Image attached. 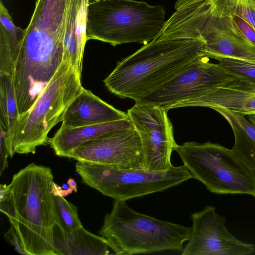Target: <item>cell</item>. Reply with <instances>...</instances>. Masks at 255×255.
<instances>
[{
  "label": "cell",
  "instance_id": "cell-19",
  "mask_svg": "<svg viewBox=\"0 0 255 255\" xmlns=\"http://www.w3.org/2000/svg\"><path fill=\"white\" fill-rule=\"evenodd\" d=\"M214 110L230 125L235 136L232 149L238 159L250 169L255 170V125L247 120L245 115L223 108Z\"/></svg>",
  "mask_w": 255,
  "mask_h": 255
},
{
  "label": "cell",
  "instance_id": "cell-9",
  "mask_svg": "<svg viewBox=\"0 0 255 255\" xmlns=\"http://www.w3.org/2000/svg\"><path fill=\"white\" fill-rule=\"evenodd\" d=\"M75 167L84 184L120 201L162 192L193 178L184 165L160 172L80 161Z\"/></svg>",
  "mask_w": 255,
  "mask_h": 255
},
{
  "label": "cell",
  "instance_id": "cell-10",
  "mask_svg": "<svg viewBox=\"0 0 255 255\" xmlns=\"http://www.w3.org/2000/svg\"><path fill=\"white\" fill-rule=\"evenodd\" d=\"M167 112L160 106L138 103L128 110L140 136L146 170L165 171L173 166L171 154L177 144Z\"/></svg>",
  "mask_w": 255,
  "mask_h": 255
},
{
  "label": "cell",
  "instance_id": "cell-3",
  "mask_svg": "<svg viewBox=\"0 0 255 255\" xmlns=\"http://www.w3.org/2000/svg\"><path fill=\"white\" fill-rule=\"evenodd\" d=\"M205 46L199 39L158 37L118 62L104 83L114 95L136 102L203 56Z\"/></svg>",
  "mask_w": 255,
  "mask_h": 255
},
{
  "label": "cell",
  "instance_id": "cell-31",
  "mask_svg": "<svg viewBox=\"0 0 255 255\" xmlns=\"http://www.w3.org/2000/svg\"><path fill=\"white\" fill-rule=\"evenodd\" d=\"M254 171H255V170Z\"/></svg>",
  "mask_w": 255,
  "mask_h": 255
},
{
  "label": "cell",
  "instance_id": "cell-18",
  "mask_svg": "<svg viewBox=\"0 0 255 255\" xmlns=\"http://www.w3.org/2000/svg\"><path fill=\"white\" fill-rule=\"evenodd\" d=\"M53 237L56 255L113 254L111 251H113L105 237L95 235L83 226L67 232L56 223L53 229Z\"/></svg>",
  "mask_w": 255,
  "mask_h": 255
},
{
  "label": "cell",
  "instance_id": "cell-21",
  "mask_svg": "<svg viewBox=\"0 0 255 255\" xmlns=\"http://www.w3.org/2000/svg\"><path fill=\"white\" fill-rule=\"evenodd\" d=\"M18 118L13 76L0 74V128L5 132L7 148Z\"/></svg>",
  "mask_w": 255,
  "mask_h": 255
},
{
  "label": "cell",
  "instance_id": "cell-6",
  "mask_svg": "<svg viewBox=\"0 0 255 255\" xmlns=\"http://www.w3.org/2000/svg\"><path fill=\"white\" fill-rule=\"evenodd\" d=\"M160 5L135 0H103L88 4L87 40L115 46L124 43L144 44L159 37L166 21Z\"/></svg>",
  "mask_w": 255,
  "mask_h": 255
},
{
  "label": "cell",
  "instance_id": "cell-11",
  "mask_svg": "<svg viewBox=\"0 0 255 255\" xmlns=\"http://www.w3.org/2000/svg\"><path fill=\"white\" fill-rule=\"evenodd\" d=\"M239 80L209 58L201 56L160 88L135 102L163 108Z\"/></svg>",
  "mask_w": 255,
  "mask_h": 255
},
{
  "label": "cell",
  "instance_id": "cell-22",
  "mask_svg": "<svg viewBox=\"0 0 255 255\" xmlns=\"http://www.w3.org/2000/svg\"><path fill=\"white\" fill-rule=\"evenodd\" d=\"M51 191L54 195L58 219L56 223L67 232L83 226L78 216V208L65 199L60 192L59 187L55 183Z\"/></svg>",
  "mask_w": 255,
  "mask_h": 255
},
{
  "label": "cell",
  "instance_id": "cell-8",
  "mask_svg": "<svg viewBox=\"0 0 255 255\" xmlns=\"http://www.w3.org/2000/svg\"><path fill=\"white\" fill-rule=\"evenodd\" d=\"M195 178L216 194H248L255 197V173L232 149L207 141L186 142L175 150Z\"/></svg>",
  "mask_w": 255,
  "mask_h": 255
},
{
  "label": "cell",
  "instance_id": "cell-14",
  "mask_svg": "<svg viewBox=\"0 0 255 255\" xmlns=\"http://www.w3.org/2000/svg\"><path fill=\"white\" fill-rule=\"evenodd\" d=\"M187 107L223 108L246 116L255 115V87L241 80L210 89L190 99L165 108L167 111Z\"/></svg>",
  "mask_w": 255,
  "mask_h": 255
},
{
  "label": "cell",
  "instance_id": "cell-17",
  "mask_svg": "<svg viewBox=\"0 0 255 255\" xmlns=\"http://www.w3.org/2000/svg\"><path fill=\"white\" fill-rule=\"evenodd\" d=\"M88 0H72L64 39L63 61L81 76L86 38Z\"/></svg>",
  "mask_w": 255,
  "mask_h": 255
},
{
  "label": "cell",
  "instance_id": "cell-1",
  "mask_svg": "<svg viewBox=\"0 0 255 255\" xmlns=\"http://www.w3.org/2000/svg\"><path fill=\"white\" fill-rule=\"evenodd\" d=\"M68 9L60 3L35 4L16 59L13 84L19 116L33 106L63 61Z\"/></svg>",
  "mask_w": 255,
  "mask_h": 255
},
{
  "label": "cell",
  "instance_id": "cell-30",
  "mask_svg": "<svg viewBox=\"0 0 255 255\" xmlns=\"http://www.w3.org/2000/svg\"><path fill=\"white\" fill-rule=\"evenodd\" d=\"M100 0H88L89 4L90 3H94V2L98 1H100Z\"/></svg>",
  "mask_w": 255,
  "mask_h": 255
},
{
  "label": "cell",
  "instance_id": "cell-2",
  "mask_svg": "<svg viewBox=\"0 0 255 255\" xmlns=\"http://www.w3.org/2000/svg\"><path fill=\"white\" fill-rule=\"evenodd\" d=\"M51 169L31 163L14 174L10 195L0 201L28 255H56L53 229L58 222Z\"/></svg>",
  "mask_w": 255,
  "mask_h": 255
},
{
  "label": "cell",
  "instance_id": "cell-13",
  "mask_svg": "<svg viewBox=\"0 0 255 255\" xmlns=\"http://www.w3.org/2000/svg\"><path fill=\"white\" fill-rule=\"evenodd\" d=\"M67 157L82 162L146 170L141 140L134 127L88 141L71 151Z\"/></svg>",
  "mask_w": 255,
  "mask_h": 255
},
{
  "label": "cell",
  "instance_id": "cell-5",
  "mask_svg": "<svg viewBox=\"0 0 255 255\" xmlns=\"http://www.w3.org/2000/svg\"><path fill=\"white\" fill-rule=\"evenodd\" d=\"M191 230V227L137 212L126 201L115 200L99 235L108 240L114 255H132L182 251Z\"/></svg>",
  "mask_w": 255,
  "mask_h": 255
},
{
  "label": "cell",
  "instance_id": "cell-24",
  "mask_svg": "<svg viewBox=\"0 0 255 255\" xmlns=\"http://www.w3.org/2000/svg\"><path fill=\"white\" fill-rule=\"evenodd\" d=\"M213 59L217 60L219 66L231 75L255 87V64L223 56Z\"/></svg>",
  "mask_w": 255,
  "mask_h": 255
},
{
  "label": "cell",
  "instance_id": "cell-27",
  "mask_svg": "<svg viewBox=\"0 0 255 255\" xmlns=\"http://www.w3.org/2000/svg\"><path fill=\"white\" fill-rule=\"evenodd\" d=\"M0 175L8 166L7 157L9 156L7 146L5 137L4 131L0 128Z\"/></svg>",
  "mask_w": 255,
  "mask_h": 255
},
{
  "label": "cell",
  "instance_id": "cell-26",
  "mask_svg": "<svg viewBox=\"0 0 255 255\" xmlns=\"http://www.w3.org/2000/svg\"><path fill=\"white\" fill-rule=\"evenodd\" d=\"M230 16L245 36L255 45V30L246 20L237 15Z\"/></svg>",
  "mask_w": 255,
  "mask_h": 255
},
{
  "label": "cell",
  "instance_id": "cell-28",
  "mask_svg": "<svg viewBox=\"0 0 255 255\" xmlns=\"http://www.w3.org/2000/svg\"><path fill=\"white\" fill-rule=\"evenodd\" d=\"M10 195V189L9 185L0 184V201L7 200Z\"/></svg>",
  "mask_w": 255,
  "mask_h": 255
},
{
  "label": "cell",
  "instance_id": "cell-25",
  "mask_svg": "<svg viewBox=\"0 0 255 255\" xmlns=\"http://www.w3.org/2000/svg\"><path fill=\"white\" fill-rule=\"evenodd\" d=\"M5 240L12 246L19 254L28 255L22 245L20 238L14 227L11 225L9 229L4 235Z\"/></svg>",
  "mask_w": 255,
  "mask_h": 255
},
{
  "label": "cell",
  "instance_id": "cell-15",
  "mask_svg": "<svg viewBox=\"0 0 255 255\" xmlns=\"http://www.w3.org/2000/svg\"><path fill=\"white\" fill-rule=\"evenodd\" d=\"M127 113L106 103L83 88L61 116V127L77 128L128 119Z\"/></svg>",
  "mask_w": 255,
  "mask_h": 255
},
{
  "label": "cell",
  "instance_id": "cell-23",
  "mask_svg": "<svg viewBox=\"0 0 255 255\" xmlns=\"http://www.w3.org/2000/svg\"><path fill=\"white\" fill-rule=\"evenodd\" d=\"M215 10L226 15H237L255 30V0H210Z\"/></svg>",
  "mask_w": 255,
  "mask_h": 255
},
{
  "label": "cell",
  "instance_id": "cell-12",
  "mask_svg": "<svg viewBox=\"0 0 255 255\" xmlns=\"http://www.w3.org/2000/svg\"><path fill=\"white\" fill-rule=\"evenodd\" d=\"M192 226L182 255H247L255 250L254 245L237 239L225 226L224 217L207 205L191 215Z\"/></svg>",
  "mask_w": 255,
  "mask_h": 255
},
{
  "label": "cell",
  "instance_id": "cell-4",
  "mask_svg": "<svg viewBox=\"0 0 255 255\" xmlns=\"http://www.w3.org/2000/svg\"><path fill=\"white\" fill-rule=\"evenodd\" d=\"M175 8L160 37L199 39L205 43L203 56L227 57L255 64V45L230 16L215 10L210 0H177Z\"/></svg>",
  "mask_w": 255,
  "mask_h": 255
},
{
  "label": "cell",
  "instance_id": "cell-7",
  "mask_svg": "<svg viewBox=\"0 0 255 255\" xmlns=\"http://www.w3.org/2000/svg\"><path fill=\"white\" fill-rule=\"evenodd\" d=\"M81 76L63 61L31 109L19 116L9 148L15 153H35L36 147L47 141L50 130L61 120L70 103L84 88Z\"/></svg>",
  "mask_w": 255,
  "mask_h": 255
},
{
  "label": "cell",
  "instance_id": "cell-29",
  "mask_svg": "<svg viewBox=\"0 0 255 255\" xmlns=\"http://www.w3.org/2000/svg\"><path fill=\"white\" fill-rule=\"evenodd\" d=\"M248 119L252 123L255 125V115H248Z\"/></svg>",
  "mask_w": 255,
  "mask_h": 255
},
{
  "label": "cell",
  "instance_id": "cell-16",
  "mask_svg": "<svg viewBox=\"0 0 255 255\" xmlns=\"http://www.w3.org/2000/svg\"><path fill=\"white\" fill-rule=\"evenodd\" d=\"M133 128L129 118L77 128L61 127L48 142L58 156L67 157L75 148L107 134Z\"/></svg>",
  "mask_w": 255,
  "mask_h": 255
},
{
  "label": "cell",
  "instance_id": "cell-20",
  "mask_svg": "<svg viewBox=\"0 0 255 255\" xmlns=\"http://www.w3.org/2000/svg\"><path fill=\"white\" fill-rule=\"evenodd\" d=\"M25 29L13 23L12 18L0 1V74L13 76L15 64Z\"/></svg>",
  "mask_w": 255,
  "mask_h": 255
}]
</instances>
